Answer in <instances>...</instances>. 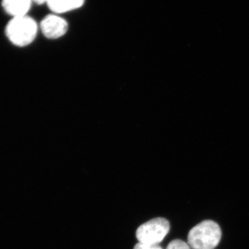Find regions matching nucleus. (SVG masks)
<instances>
[{"mask_svg":"<svg viewBox=\"0 0 249 249\" xmlns=\"http://www.w3.org/2000/svg\"><path fill=\"white\" fill-rule=\"evenodd\" d=\"M84 2L85 0H49L47 5L53 14L60 15L79 9Z\"/></svg>","mask_w":249,"mask_h":249,"instance_id":"nucleus-6","label":"nucleus"},{"mask_svg":"<svg viewBox=\"0 0 249 249\" xmlns=\"http://www.w3.org/2000/svg\"><path fill=\"white\" fill-rule=\"evenodd\" d=\"M134 249H163L160 245H147L138 243L135 245Z\"/></svg>","mask_w":249,"mask_h":249,"instance_id":"nucleus-8","label":"nucleus"},{"mask_svg":"<svg viewBox=\"0 0 249 249\" xmlns=\"http://www.w3.org/2000/svg\"><path fill=\"white\" fill-rule=\"evenodd\" d=\"M222 231L214 221H203L190 231L188 245L192 249H214L219 245Z\"/></svg>","mask_w":249,"mask_h":249,"instance_id":"nucleus-2","label":"nucleus"},{"mask_svg":"<svg viewBox=\"0 0 249 249\" xmlns=\"http://www.w3.org/2000/svg\"><path fill=\"white\" fill-rule=\"evenodd\" d=\"M32 4V0H1L3 9L11 18L27 16Z\"/></svg>","mask_w":249,"mask_h":249,"instance_id":"nucleus-5","label":"nucleus"},{"mask_svg":"<svg viewBox=\"0 0 249 249\" xmlns=\"http://www.w3.org/2000/svg\"><path fill=\"white\" fill-rule=\"evenodd\" d=\"M166 249H191V247L184 241L174 240L170 242Z\"/></svg>","mask_w":249,"mask_h":249,"instance_id":"nucleus-7","label":"nucleus"},{"mask_svg":"<svg viewBox=\"0 0 249 249\" xmlns=\"http://www.w3.org/2000/svg\"><path fill=\"white\" fill-rule=\"evenodd\" d=\"M49 0H32L33 3H35V4L42 5V4H47V2H48Z\"/></svg>","mask_w":249,"mask_h":249,"instance_id":"nucleus-9","label":"nucleus"},{"mask_svg":"<svg viewBox=\"0 0 249 249\" xmlns=\"http://www.w3.org/2000/svg\"><path fill=\"white\" fill-rule=\"evenodd\" d=\"M39 29L47 38L58 39L66 34L68 23L60 15L49 14L41 21Z\"/></svg>","mask_w":249,"mask_h":249,"instance_id":"nucleus-4","label":"nucleus"},{"mask_svg":"<svg viewBox=\"0 0 249 249\" xmlns=\"http://www.w3.org/2000/svg\"><path fill=\"white\" fill-rule=\"evenodd\" d=\"M170 223L165 218L157 217L144 223L137 229L136 236L139 243L159 245L169 232Z\"/></svg>","mask_w":249,"mask_h":249,"instance_id":"nucleus-3","label":"nucleus"},{"mask_svg":"<svg viewBox=\"0 0 249 249\" xmlns=\"http://www.w3.org/2000/svg\"><path fill=\"white\" fill-rule=\"evenodd\" d=\"M39 26L30 16L11 18L6 27V35L10 42L18 47H25L35 40Z\"/></svg>","mask_w":249,"mask_h":249,"instance_id":"nucleus-1","label":"nucleus"}]
</instances>
